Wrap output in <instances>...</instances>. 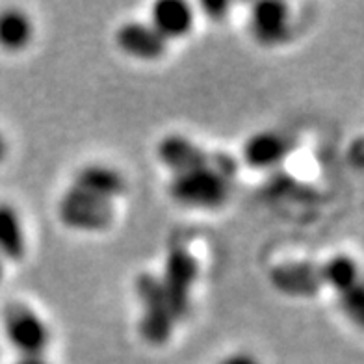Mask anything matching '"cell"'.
I'll use <instances>...</instances> for the list:
<instances>
[{
    "instance_id": "obj_8",
    "label": "cell",
    "mask_w": 364,
    "mask_h": 364,
    "mask_svg": "<svg viewBox=\"0 0 364 364\" xmlns=\"http://www.w3.org/2000/svg\"><path fill=\"white\" fill-rule=\"evenodd\" d=\"M288 6L275 0H266L253 6L251 11V34L260 45L273 47L287 41L290 36L288 28Z\"/></svg>"
},
{
    "instance_id": "obj_3",
    "label": "cell",
    "mask_w": 364,
    "mask_h": 364,
    "mask_svg": "<svg viewBox=\"0 0 364 364\" xmlns=\"http://www.w3.org/2000/svg\"><path fill=\"white\" fill-rule=\"evenodd\" d=\"M199 275V264L193 255L184 247L169 251L164 273L160 279L164 296L168 299L175 320H182L188 316L192 305V290Z\"/></svg>"
},
{
    "instance_id": "obj_19",
    "label": "cell",
    "mask_w": 364,
    "mask_h": 364,
    "mask_svg": "<svg viewBox=\"0 0 364 364\" xmlns=\"http://www.w3.org/2000/svg\"><path fill=\"white\" fill-rule=\"evenodd\" d=\"M14 364H48L41 355H34V357H21L19 360H15Z\"/></svg>"
},
{
    "instance_id": "obj_20",
    "label": "cell",
    "mask_w": 364,
    "mask_h": 364,
    "mask_svg": "<svg viewBox=\"0 0 364 364\" xmlns=\"http://www.w3.org/2000/svg\"><path fill=\"white\" fill-rule=\"evenodd\" d=\"M6 151H8V145H6L4 136H2V132H0V160L6 156Z\"/></svg>"
},
{
    "instance_id": "obj_2",
    "label": "cell",
    "mask_w": 364,
    "mask_h": 364,
    "mask_svg": "<svg viewBox=\"0 0 364 364\" xmlns=\"http://www.w3.org/2000/svg\"><path fill=\"white\" fill-rule=\"evenodd\" d=\"M134 290L138 301L141 305L139 316V335L149 344L162 346L169 341L175 327V316L168 299L164 296L160 279L153 273H139L134 281Z\"/></svg>"
},
{
    "instance_id": "obj_9",
    "label": "cell",
    "mask_w": 364,
    "mask_h": 364,
    "mask_svg": "<svg viewBox=\"0 0 364 364\" xmlns=\"http://www.w3.org/2000/svg\"><path fill=\"white\" fill-rule=\"evenodd\" d=\"M159 159L166 168L171 169L173 175H177L210 166L214 164L216 154H208L205 149L193 144L192 139L173 134L160 141Z\"/></svg>"
},
{
    "instance_id": "obj_21",
    "label": "cell",
    "mask_w": 364,
    "mask_h": 364,
    "mask_svg": "<svg viewBox=\"0 0 364 364\" xmlns=\"http://www.w3.org/2000/svg\"><path fill=\"white\" fill-rule=\"evenodd\" d=\"M2 275H4V268H2V259H0V279H2Z\"/></svg>"
},
{
    "instance_id": "obj_17",
    "label": "cell",
    "mask_w": 364,
    "mask_h": 364,
    "mask_svg": "<svg viewBox=\"0 0 364 364\" xmlns=\"http://www.w3.org/2000/svg\"><path fill=\"white\" fill-rule=\"evenodd\" d=\"M227 10H229V4L223 2V0H206V2H203V11L212 21L223 19L227 15Z\"/></svg>"
},
{
    "instance_id": "obj_15",
    "label": "cell",
    "mask_w": 364,
    "mask_h": 364,
    "mask_svg": "<svg viewBox=\"0 0 364 364\" xmlns=\"http://www.w3.org/2000/svg\"><path fill=\"white\" fill-rule=\"evenodd\" d=\"M321 273H323L326 287L335 288L338 294L359 283V266L351 257H346V255L333 257L321 264Z\"/></svg>"
},
{
    "instance_id": "obj_6",
    "label": "cell",
    "mask_w": 364,
    "mask_h": 364,
    "mask_svg": "<svg viewBox=\"0 0 364 364\" xmlns=\"http://www.w3.org/2000/svg\"><path fill=\"white\" fill-rule=\"evenodd\" d=\"M269 283L277 292L292 297H312L326 287L321 264L284 262L269 272Z\"/></svg>"
},
{
    "instance_id": "obj_12",
    "label": "cell",
    "mask_w": 364,
    "mask_h": 364,
    "mask_svg": "<svg viewBox=\"0 0 364 364\" xmlns=\"http://www.w3.org/2000/svg\"><path fill=\"white\" fill-rule=\"evenodd\" d=\"M151 26L166 41L190 34L193 26L192 6L182 0H160L151 8Z\"/></svg>"
},
{
    "instance_id": "obj_7",
    "label": "cell",
    "mask_w": 364,
    "mask_h": 364,
    "mask_svg": "<svg viewBox=\"0 0 364 364\" xmlns=\"http://www.w3.org/2000/svg\"><path fill=\"white\" fill-rule=\"evenodd\" d=\"M115 43L125 54L138 60H159L168 50V41L156 32L149 23L130 21L121 24Z\"/></svg>"
},
{
    "instance_id": "obj_11",
    "label": "cell",
    "mask_w": 364,
    "mask_h": 364,
    "mask_svg": "<svg viewBox=\"0 0 364 364\" xmlns=\"http://www.w3.org/2000/svg\"><path fill=\"white\" fill-rule=\"evenodd\" d=\"M292 139L283 132H257L244 144V160L255 169L275 168L292 153Z\"/></svg>"
},
{
    "instance_id": "obj_10",
    "label": "cell",
    "mask_w": 364,
    "mask_h": 364,
    "mask_svg": "<svg viewBox=\"0 0 364 364\" xmlns=\"http://www.w3.org/2000/svg\"><path fill=\"white\" fill-rule=\"evenodd\" d=\"M73 188L97 199L114 203L115 197L123 196L127 182L117 169L101 166V164H90L78 169L73 178Z\"/></svg>"
},
{
    "instance_id": "obj_14",
    "label": "cell",
    "mask_w": 364,
    "mask_h": 364,
    "mask_svg": "<svg viewBox=\"0 0 364 364\" xmlns=\"http://www.w3.org/2000/svg\"><path fill=\"white\" fill-rule=\"evenodd\" d=\"M34 36V26L28 15L21 10L0 11V47L8 53H19Z\"/></svg>"
},
{
    "instance_id": "obj_18",
    "label": "cell",
    "mask_w": 364,
    "mask_h": 364,
    "mask_svg": "<svg viewBox=\"0 0 364 364\" xmlns=\"http://www.w3.org/2000/svg\"><path fill=\"white\" fill-rule=\"evenodd\" d=\"M220 364H259V360L255 359V357L251 353L240 351V353L227 355L225 359L221 360Z\"/></svg>"
},
{
    "instance_id": "obj_4",
    "label": "cell",
    "mask_w": 364,
    "mask_h": 364,
    "mask_svg": "<svg viewBox=\"0 0 364 364\" xmlns=\"http://www.w3.org/2000/svg\"><path fill=\"white\" fill-rule=\"evenodd\" d=\"M58 216L69 229L99 232L114 223L115 210L114 203L87 196L77 188H69L58 203Z\"/></svg>"
},
{
    "instance_id": "obj_16",
    "label": "cell",
    "mask_w": 364,
    "mask_h": 364,
    "mask_svg": "<svg viewBox=\"0 0 364 364\" xmlns=\"http://www.w3.org/2000/svg\"><path fill=\"white\" fill-rule=\"evenodd\" d=\"M341 307L342 311L348 314V316L351 318V320H355L357 323H360L363 321V316H364V294H363V288H360V284H353V287H350L348 290H344V292H341Z\"/></svg>"
},
{
    "instance_id": "obj_5",
    "label": "cell",
    "mask_w": 364,
    "mask_h": 364,
    "mask_svg": "<svg viewBox=\"0 0 364 364\" xmlns=\"http://www.w3.org/2000/svg\"><path fill=\"white\" fill-rule=\"evenodd\" d=\"M4 333L21 357L41 355L48 346V329L45 321L23 303H11L2 314Z\"/></svg>"
},
{
    "instance_id": "obj_1",
    "label": "cell",
    "mask_w": 364,
    "mask_h": 364,
    "mask_svg": "<svg viewBox=\"0 0 364 364\" xmlns=\"http://www.w3.org/2000/svg\"><path fill=\"white\" fill-rule=\"evenodd\" d=\"M236 171L232 156L218 153L214 164L173 175L169 196L190 208H218L229 199L230 184Z\"/></svg>"
},
{
    "instance_id": "obj_13",
    "label": "cell",
    "mask_w": 364,
    "mask_h": 364,
    "mask_svg": "<svg viewBox=\"0 0 364 364\" xmlns=\"http://www.w3.org/2000/svg\"><path fill=\"white\" fill-rule=\"evenodd\" d=\"M26 253L23 223L14 206L0 203V259L17 262Z\"/></svg>"
}]
</instances>
